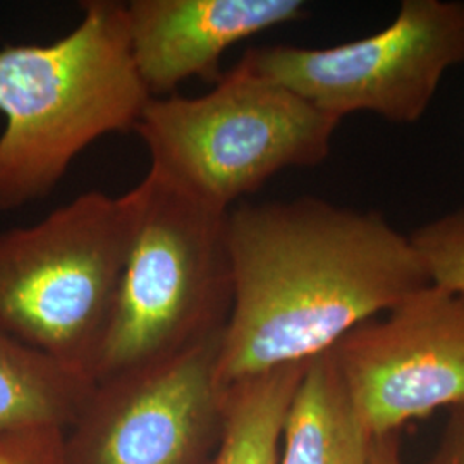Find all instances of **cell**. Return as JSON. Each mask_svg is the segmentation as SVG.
Segmentation results:
<instances>
[{
  "instance_id": "52a82bcc",
  "label": "cell",
  "mask_w": 464,
  "mask_h": 464,
  "mask_svg": "<svg viewBox=\"0 0 464 464\" xmlns=\"http://www.w3.org/2000/svg\"><path fill=\"white\" fill-rule=\"evenodd\" d=\"M222 334L95 382L64 431V463H210L224 431V389L217 381Z\"/></svg>"
},
{
  "instance_id": "2e32d148",
  "label": "cell",
  "mask_w": 464,
  "mask_h": 464,
  "mask_svg": "<svg viewBox=\"0 0 464 464\" xmlns=\"http://www.w3.org/2000/svg\"><path fill=\"white\" fill-rule=\"evenodd\" d=\"M368 464H404L401 456L398 433H387L372 440Z\"/></svg>"
},
{
  "instance_id": "8fae6325",
  "label": "cell",
  "mask_w": 464,
  "mask_h": 464,
  "mask_svg": "<svg viewBox=\"0 0 464 464\" xmlns=\"http://www.w3.org/2000/svg\"><path fill=\"white\" fill-rule=\"evenodd\" d=\"M95 381L0 331V435L32 429L66 431Z\"/></svg>"
},
{
  "instance_id": "9c48e42d",
  "label": "cell",
  "mask_w": 464,
  "mask_h": 464,
  "mask_svg": "<svg viewBox=\"0 0 464 464\" xmlns=\"http://www.w3.org/2000/svg\"><path fill=\"white\" fill-rule=\"evenodd\" d=\"M308 16L301 0H131L126 21L134 66L151 99L199 78L216 84L239 42Z\"/></svg>"
},
{
  "instance_id": "7c38bea8",
  "label": "cell",
  "mask_w": 464,
  "mask_h": 464,
  "mask_svg": "<svg viewBox=\"0 0 464 464\" xmlns=\"http://www.w3.org/2000/svg\"><path fill=\"white\" fill-rule=\"evenodd\" d=\"M306 365L279 366L224 389V431L208 464H279L284 420Z\"/></svg>"
},
{
  "instance_id": "6da1fadb",
  "label": "cell",
  "mask_w": 464,
  "mask_h": 464,
  "mask_svg": "<svg viewBox=\"0 0 464 464\" xmlns=\"http://www.w3.org/2000/svg\"><path fill=\"white\" fill-rule=\"evenodd\" d=\"M227 241L232 304L217 362L222 389L314 360L430 284L411 239L385 217L315 197L237 203Z\"/></svg>"
},
{
  "instance_id": "5bb4252c",
  "label": "cell",
  "mask_w": 464,
  "mask_h": 464,
  "mask_svg": "<svg viewBox=\"0 0 464 464\" xmlns=\"http://www.w3.org/2000/svg\"><path fill=\"white\" fill-rule=\"evenodd\" d=\"M0 464H66L64 430L32 429L0 435Z\"/></svg>"
},
{
  "instance_id": "8992f818",
  "label": "cell",
  "mask_w": 464,
  "mask_h": 464,
  "mask_svg": "<svg viewBox=\"0 0 464 464\" xmlns=\"http://www.w3.org/2000/svg\"><path fill=\"white\" fill-rule=\"evenodd\" d=\"M241 63L339 121L370 112L413 124L449 69L464 64V0H404L389 26L365 38L251 47Z\"/></svg>"
},
{
  "instance_id": "30bf717a",
  "label": "cell",
  "mask_w": 464,
  "mask_h": 464,
  "mask_svg": "<svg viewBox=\"0 0 464 464\" xmlns=\"http://www.w3.org/2000/svg\"><path fill=\"white\" fill-rule=\"evenodd\" d=\"M372 440L331 351L310 360L284 420L279 464H368Z\"/></svg>"
},
{
  "instance_id": "7a4b0ae2",
  "label": "cell",
  "mask_w": 464,
  "mask_h": 464,
  "mask_svg": "<svg viewBox=\"0 0 464 464\" xmlns=\"http://www.w3.org/2000/svg\"><path fill=\"white\" fill-rule=\"evenodd\" d=\"M80 9L57 42L0 49V212L45 198L90 145L134 131L151 99L134 66L126 2Z\"/></svg>"
},
{
  "instance_id": "277c9868",
  "label": "cell",
  "mask_w": 464,
  "mask_h": 464,
  "mask_svg": "<svg viewBox=\"0 0 464 464\" xmlns=\"http://www.w3.org/2000/svg\"><path fill=\"white\" fill-rule=\"evenodd\" d=\"M339 124L239 61L208 93L150 99L134 133L150 169L229 212L282 170L325 162Z\"/></svg>"
},
{
  "instance_id": "ba28073f",
  "label": "cell",
  "mask_w": 464,
  "mask_h": 464,
  "mask_svg": "<svg viewBox=\"0 0 464 464\" xmlns=\"http://www.w3.org/2000/svg\"><path fill=\"white\" fill-rule=\"evenodd\" d=\"M372 439L464 402V295L427 284L331 349Z\"/></svg>"
},
{
  "instance_id": "5b68a950",
  "label": "cell",
  "mask_w": 464,
  "mask_h": 464,
  "mask_svg": "<svg viewBox=\"0 0 464 464\" xmlns=\"http://www.w3.org/2000/svg\"><path fill=\"white\" fill-rule=\"evenodd\" d=\"M130 191L0 232V331L93 379L130 246Z\"/></svg>"
},
{
  "instance_id": "3957f363",
  "label": "cell",
  "mask_w": 464,
  "mask_h": 464,
  "mask_svg": "<svg viewBox=\"0 0 464 464\" xmlns=\"http://www.w3.org/2000/svg\"><path fill=\"white\" fill-rule=\"evenodd\" d=\"M133 222L93 381L162 362L226 329L227 217L150 169L130 189Z\"/></svg>"
},
{
  "instance_id": "4fadbf2b",
  "label": "cell",
  "mask_w": 464,
  "mask_h": 464,
  "mask_svg": "<svg viewBox=\"0 0 464 464\" xmlns=\"http://www.w3.org/2000/svg\"><path fill=\"white\" fill-rule=\"evenodd\" d=\"M410 239L429 282L464 295V208L421 226Z\"/></svg>"
},
{
  "instance_id": "9a60e30c",
  "label": "cell",
  "mask_w": 464,
  "mask_h": 464,
  "mask_svg": "<svg viewBox=\"0 0 464 464\" xmlns=\"http://www.w3.org/2000/svg\"><path fill=\"white\" fill-rule=\"evenodd\" d=\"M425 464H464V402L450 408L440 444Z\"/></svg>"
}]
</instances>
